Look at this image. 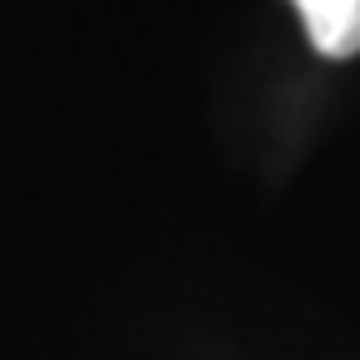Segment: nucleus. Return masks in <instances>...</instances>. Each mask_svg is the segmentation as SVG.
I'll return each mask as SVG.
<instances>
[{"label":"nucleus","instance_id":"obj_1","mask_svg":"<svg viewBox=\"0 0 360 360\" xmlns=\"http://www.w3.org/2000/svg\"><path fill=\"white\" fill-rule=\"evenodd\" d=\"M310 45L326 60L360 56V0H295Z\"/></svg>","mask_w":360,"mask_h":360}]
</instances>
